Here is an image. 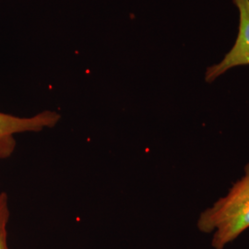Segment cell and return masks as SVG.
Listing matches in <instances>:
<instances>
[{
    "instance_id": "7a4b0ae2",
    "label": "cell",
    "mask_w": 249,
    "mask_h": 249,
    "mask_svg": "<svg viewBox=\"0 0 249 249\" xmlns=\"http://www.w3.org/2000/svg\"><path fill=\"white\" fill-rule=\"evenodd\" d=\"M61 116L54 111L45 110L35 116L21 117L0 112V160L9 158L16 149L18 134L40 132L52 128L60 121Z\"/></svg>"
},
{
    "instance_id": "6da1fadb",
    "label": "cell",
    "mask_w": 249,
    "mask_h": 249,
    "mask_svg": "<svg viewBox=\"0 0 249 249\" xmlns=\"http://www.w3.org/2000/svg\"><path fill=\"white\" fill-rule=\"evenodd\" d=\"M196 227L213 235V249H225L249 229V162L227 194L200 213Z\"/></svg>"
},
{
    "instance_id": "277c9868",
    "label": "cell",
    "mask_w": 249,
    "mask_h": 249,
    "mask_svg": "<svg viewBox=\"0 0 249 249\" xmlns=\"http://www.w3.org/2000/svg\"><path fill=\"white\" fill-rule=\"evenodd\" d=\"M9 197L5 192L0 193V249H9L8 247V223L9 221Z\"/></svg>"
},
{
    "instance_id": "3957f363",
    "label": "cell",
    "mask_w": 249,
    "mask_h": 249,
    "mask_svg": "<svg viewBox=\"0 0 249 249\" xmlns=\"http://www.w3.org/2000/svg\"><path fill=\"white\" fill-rule=\"evenodd\" d=\"M232 2L239 11L237 37L223 60L206 70L205 80L209 83L213 82L233 68L249 65V0H232Z\"/></svg>"
}]
</instances>
